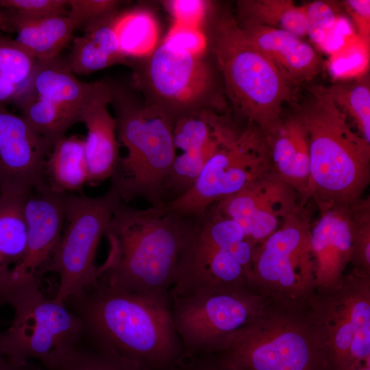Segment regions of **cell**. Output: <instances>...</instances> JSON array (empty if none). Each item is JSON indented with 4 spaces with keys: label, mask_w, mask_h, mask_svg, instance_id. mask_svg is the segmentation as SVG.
I'll use <instances>...</instances> for the list:
<instances>
[{
    "label": "cell",
    "mask_w": 370,
    "mask_h": 370,
    "mask_svg": "<svg viewBox=\"0 0 370 370\" xmlns=\"http://www.w3.org/2000/svg\"><path fill=\"white\" fill-rule=\"evenodd\" d=\"M64 304L86 336L139 370L168 369L180 358L171 299L128 292L98 278Z\"/></svg>",
    "instance_id": "obj_1"
},
{
    "label": "cell",
    "mask_w": 370,
    "mask_h": 370,
    "mask_svg": "<svg viewBox=\"0 0 370 370\" xmlns=\"http://www.w3.org/2000/svg\"><path fill=\"white\" fill-rule=\"evenodd\" d=\"M190 221L162 206L138 209L121 201L104 234L110 252L98 278L128 292L171 299Z\"/></svg>",
    "instance_id": "obj_2"
},
{
    "label": "cell",
    "mask_w": 370,
    "mask_h": 370,
    "mask_svg": "<svg viewBox=\"0 0 370 370\" xmlns=\"http://www.w3.org/2000/svg\"><path fill=\"white\" fill-rule=\"evenodd\" d=\"M295 113L308 137L310 188L319 212L362 198L370 184V143L351 129L328 88L310 87Z\"/></svg>",
    "instance_id": "obj_3"
},
{
    "label": "cell",
    "mask_w": 370,
    "mask_h": 370,
    "mask_svg": "<svg viewBox=\"0 0 370 370\" xmlns=\"http://www.w3.org/2000/svg\"><path fill=\"white\" fill-rule=\"evenodd\" d=\"M206 37L238 117L263 136L274 131L282 121L284 105L293 99V87L250 42L232 14L217 16Z\"/></svg>",
    "instance_id": "obj_4"
},
{
    "label": "cell",
    "mask_w": 370,
    "mask_h": 370,
    "mask_svg": "<svg viewBox=\"0 0 370 370\" xmlns=\"http://www.w3.org/2000/svg\"><path fill=\"white\" fill-rule=\"evenodd\" d=\"M112 88L117 139L126 153L118 159L110 188L125 204L143 199L160 206L175 156V119L155 104L139 106L123 90Z\"/></svg>",
    "instance_id": "obj_5"
},
{
    "label": "cell",
    "mask_w": 370,
    "mask_h": 370,
    "mask_svg": "<svg viewBox=\"0 0 370 370\" xmlns=\"http://www.w3.org/2000/svg\"><path fill=\"white\" fill-rule=\"evenodd\" d=\"M306 311L271 304L225 339L219 362L230 370H328Z\"/></svg>",
    "instance_id": "obj_6"
},
{
    "label": "cell",
    "mask_w": 370,
    "mask_h": 370,
    "mask_svg": "<svg viewBox=\"0 0 370 370\" xmlns=\"http://www.w3.org/2000/svg\"><path fill=\"white\" fill-rule=\"evenodd\" d=\"M312 203L299 206L254 253L249 287L273 305L306 311L314 293Z\"/></svg>",
    "instance_id": "obj_7"
},
{
    "label": "cell",
    "mask_w": 370,
    "mask_h": 370,
    "mask_svg": "<svg viewBox=\"0 0 370 370\" xmlns=\"http://www.w3.org/2000/svg\"><path fill=\"white\" fill-rule=\"evenodd\" d=\"M306 312L328 370L370 361V274L352 269L334 285L315 290Z\"/></svg>",
    "instance_id": "obj_8"
},
{
    "label": "cell",
    "mask_w": 370,
    "mask_h": 370,
    "mask_svg": "<svg viewBox=\"0 0 370 370\" xmlns=\"http://www.w3.org/2000/svg\"><path fill=\"white\" fill-rule=\"evenodd\" d=\"M7 304L14 315L10 327L0 332V354L15 363L36 360L45 369L51 368L84 336L82 320L64 304L45 297L38 282L21 284Z\"/></svg>",
    "instance_id": "obj_9"
},
{
    "label": "cell",
    "mask_w": 370,
    "mask_h": 370,
    "mask_svg": "<svg viewBox=\"0 0 370 370\" xmlns=\"http://www.w3.org/2000/svg\"><path fill=\"white\" fill-rule=\"evenodd\" d=\"M273 168L260 130L234 124L208 159L192 186L164 204L166 210L188 218L201 216L212 205L241 190Z\"/></svg>",
    "instance_id": "obj_10"
},
{
    "label": "cell",
    "mask_w": 370,
    "mask_h": 370,
    "mask_svg": "<svg viewBox=\"0 0 370 370\" xmlns=\"http://www.w3.org/2000/svg\"><path fill=\"white\" fill-rule=\"evenodd\" d=\"M171 298L173 323L183 346L206 352H218L226 338L272 304L250 288L206 290Z\"/></svg>",
    "instance_id": "obj_11"
},
{
    "label": "cell",
    "mask_w": 370,
    "mask_h": 370,
    "mask_svg": "<svg viewBox=\"0 0 370 370\" xmlns=\"http://www.w3.org/2000/svg\"><path fill=\"white\" fill-rule=\"evenodd\" d=\"M121 202L111 188L97 197L68 195L63 232L48 269L59 277L58 301L64 304L98 278L97 246Z\"/></svg>",
    "instance_id": "obj_12"
},
{
    "label": "cell",
    "mask_w": 370,
    "mask_h": 370,
    "mask_svg": "<svg viewBox=\"0 0 370 370\" xmlns=\"http://www.w3.org/2000/svg\"><path fill=\"white\" fill-rule=\"evenodd\" d=\"M140 86L147 88L151 103L175 119L199 110L209 94L212 77L204 56L180 49L164 40L147 56Z\"/></svg>",
    "instance_id": "obj_13"
},
{
    "label": "cell",
    "mask_w": 370,
    "mask_h": 370,
    "mask_svg": "<svg viewBox=\"0 0 370 370\" xmlns=\"http://www.w3.org/2000/svg\"><path fill=\"white\" fill-rule=\"evenodd\" d=\"M259 246L300 206L295 189L272 168L243 188L214 204Z\"/></svg>",
    "instance_id": "obj_14"
},
{
    "label": "cell",
    "mask_w": 370,
    "mask_h": 370,
    "mask_svg": "<svg viewBox=\"0 0 370 370\" xmlns=\"http://www.w3.org/2000/svg\"><path fill=\"white\" fill-rule=\"evenodd\" d=\"M50 189H32L24 201L27 249L16 272V284L40 279L48 273L61 238L65 223L68 195Z\"/></svg>",
    "instance_id": "obj_15"
},
{
    "label": "cell",
    "mask_w": 370,
    "mask_h": 370,
    "mask_svg": "<svg viewBox=\"0 0 370 370\" xmlns=\"http://www.w3.org/2000/svg\"><path fill=\"white\" fill-rule=\"evenodd\" d=\"M53 145L22 116L0 105V185L28 189L47 186L45 166Z\"/></svg>",
    "instance_id": "obj_16"
},
{
    "label": "cell",
    "mask_w": 370,
    "mask_h": 370,
    "mask_svg": "<svg viewBox=\"0 0 370 370\" xmlns=\"http://www.w3.org/2000/svg\"><path fill=\"white\" fill-rule=\"evenodd\" d=\"M310 244L315 290L334 285L345 274L352 259L351 205L334 206L319 212L311 224Z\"/></svg>",
    "instance_id": "obj_17"
},
{
    "label": "cell",
    "mask_w": 370,
    "mask_h": 370,
    "mask_svg": "<svg viewBox=\"0 0 370 370\" xmlns=\"http://www.w3.org/2000/svg\"><path fill=\"white\" fill-rule=\"evenodd\" d=\"M112 94L107 81L94 82L80 115L79 122L87 129L84 149L92 184L110 178L119 158L116 121L108 108Z\"/></svg>",
    "instance_id": "obj_18"
},
{
    "label": "cell",
    "mask_w": 370,
    "mask_h": 370,
    "mask_svg": "<svg viewBox=\"0 0 370 370\" xmlns=\"http://www.w3.org/2000/svg\"><path fill=\"white\" fill-rule=\"evenodd\" d=\"M239 26L291 86L308 83L322 71L323 60L321 55L296 35L260 25Z\"/></svg>",
    "instance_id": "obj_19"
},
{
    "label": "cell",
    "mask_w": 370,
    "mask_h": 370,
    "mask_svg": "<svg viewBox=\"0 0 370 370\" xmlns=\"http://www.w3.org/2000/svg\"><path fill=\"white\" fill-rule=\"evenodd\" d=\"M263 137L273 169L295 189L303 205L309 203L312 200L309 142L297 114L283 116L281 124Z\"/></svg>",
    "instance_id": "obj_20"
},
{
    "label": "cell",
    "mask_w": 370,
    "mask_h": 370,
    "mask_svg": "<svg viewBox=\"0 0 370 370\" xmlns=\"http://www.w3.org/2000/svg\"><path fill=\"white\" fill-rule=\"evenodd\" d=\"M32 189L1 186L0 193V307L16 287V272L27 249L24 201Z\"/></svg>",
    "instance_id": "obj_21"
},
{
    "label": "cell",
    "mask_w": 370,
    "mask_h": 370,
    "mask_svg": "<svg viewBox=\"0 0 370 370\" xmlns=\"http://www.w3.org/2000/svg\"><path fill=\"white\" fill-rule=\"evenodd\" d=\"M93 82L79 81L60 56L37 60L27 90L64 110L79 122Z\"/></svg>",
    "instance_id": "obj_22"
},
{
    "label": "cell",
    "mask_w": 370,
    "mask_h": 370,
    "mask_svg": "<svg viewBox=\"0 0 370 370\" xmlns=\"http://www.w3.org/2000/svg\"><path fill=\"white\" fill-rule=\"evenodd\" d=\"M3 15V26L16 33V41L36 60H47L59 56L73 40L77 29L68 15L31 18L10 10Z\"/></svg>",
    "instance_id": "obj_23"
},
{
    "label": "cell",
    "mask_w": 370,
    "mask_h": 370,
    "mask_svg": "<svg viewBox=\"0 0 370 370\" xmlns=\"http://www.w3.org/2000/svg\"><path fill=\"white\" fill-rule=\"evenodd\" d=\"M118 14L84 29L72 40L66 61L75 74L87 75L116 64L127 63L115 30Z\"/></svg>",
    "instance_id": "obj_24"
},
{
    "label": "cell",
    "mask_w": 370,
    "mask_h": 370,
    "mask_svg": "<svg viewBox=\"0 0 370 370\" xmlns=\"http://www.w3.org/2000/svg\"><path fill=\"white\" fill-rule=\"evenodd\" d=\"M45 181L50 189L62 193L79 190L88 183L84 138L64 136L53 145L45 163Z\"/></svg>",
    "instance_id": "obj_25"
},
{
    "label": "cell",
    "mask_w": 370,
    "mask_h": 370,
    "mask_svg": "<svg viewBox=\"0 0 370 370\" xmlns=\"http://www.w3.org/2000/svg\"><path fill=\"white\" fill-rule=\"evenodd\" d=\"M239 25L253 24L288 32L302 38L308 25L302 6L291 0H241L237 3Z\"/></svg>",
    "instance_id": "obj_26"
},
{
    "label": "cell",
    "mask_w": 370,
    "mask_h": 370,
    "mask_svg": "<svg viewBox=\"0 0 370 370\" xmlns=\"http://www.w3.org/2000/svg\"><path fill=\"white\" fill-rule=\"evenodd\" d=\"M36 61L16 40L0 37V105L14 103L27 90Z\"/></svg>",
    "instance_id": "obj_27"
},
{
    "label": "cell",
    "mask_w": 370,
    "mask_h": 370,
    "mask_svg": "<svg viewBox=\"0 0 370 370\" xmlns=\"http://www.w3.org/2000/svg\"><path fill=\"white\" fill-rule=\"evenodd\" d=\"M14 104L43 138L54 145L78 121L59 106L27 90Z\"/></svg>",
    "instance_id": "obj_28"
},
{
    "label": "cell",
    "mask_w": 370,
    "mask_h": 370,
    "mask_svg": "<svg viewBox=\"0 0 370 370\" xmlns=\"http://www.w3.org/2000/svg\"><path fill=\"white\" fill-rule=\"evenodd\" d=\"M115 30L121 51L127 58L148 56L157 46L158 25L152 14L145 10L118 15Z\"/></svg>",
    "instance_id": "obj_29"
},
{
    "label": "cell",
    "mask_w": 370,
    "mask_h": 370,
    "mask_svg": "<svg viewBox=\"0 0 370 370\" xmlns=\"http://www.w3.org/2000/svg\"><path fill=\"white\" fill-rule=\"evenodd\" d=\"M328 89L336 106L355 124L358 134L370 143V86L368 77L334 84Z\"/></svg>",
    "instance_id": "obj_30"
},
{
    "label": "cell",
    "mask_w": 370,
    "mask_h": 370,
    "mask_svg": "<svg viewBox=\"0 0 370 370\" xmlns=\"http://www.w3.org/2000/svg\"><path fill=\"white\" fill-rule=\"evenodd\" d=\"M45 370H139L103 349L84 334L73 350L58 364Z\"/></svg>",
    "instance_id": "obj_31"
},
{
    "label": "cell",
    "mask_w": 370,
    "mask_h": 370,
    "mask_svg": "<svg viewBox=\"0 0 370 370\" xmlns=\"http://www.w3.org/2000/svg\"><path fill=\"white\" fill-rule=\"evenodd\" d=\"M353 223V269L370 274V197L351 204Z\"/></svg>",
    "instance_id": "obj_32"
},
{
    "label": "cell",
    "mask_w": 370,
    "mask_h": 370,
    "mask_svg": "<svg viewBox=\"0 0 370 370\" xmlns=\"http://www.w3.org/2000/svg\"><path fill=\"white\" fill-rule=\"evenodd\" d=\"M301 6L307 21L308 36L316 44L323 42L337 22V6L329 1H314Z\"/></svg>",
    "instance_id": "obj_33"
},
{
    "label": "cell",
    "mask_w": 370,
    "mask_h": 370,
    "mask_svg": "<svg viewBox=\"0 0 370 370\" xmlns=\"http://www.w3.org/2000/svg\"><path fill=\"white\" fill-rule=\"evenodd\" d=\"M121 3L116 0H68V16L77 29H84L117 14Z\"/></svg>",
    "instance_id": "obj_34"
},
{
    "label": "cell",
    "mask_w": 370,
    "mask_h": 370,
    "mask_svg": "<svg viewBox=\"0 0 370 370\" xmlns=\"http://www.w3.org/2000/svg\"><path fill=\"white\" fill-rule=\"evenodd\" d=\"M0 6L31 18L68 15V0H0Z\"/></svg>",
    "instance_id": "obj_35"
},
{
    "label": "cell",
    "mask_w": 370,
    "mask_h": 370,
    "mask_svg": "<svg viewBox=\"0 0 370 370\" xmlns=\"http://www.w3.org/2000/svg\"><path fill=\"white\" fill-rule=\"evenodd\" d=\"M165 41L173 46L193 54L204 56L208 47L206 35L201 28L174 23Z\"/></svg>",
    "instance_id": "obj_36"
},
{
    "label": "cell",
    "mask_w": 370,
    "mask_h": 370,
    "mask_svg": "<svg viewBox=\"0 0 370 370\" xmlns=\"http://www.w3.org/2000/svg\"><path fill=\"white\" fill-rule=\"evenodd\" d=\"M175 23L200 28L206 18L208 2L201 0H171L165 3Z\"/></svg>",
    "instance_id": "obj_37"
},
{
    "label": "cell",
    "mask_w": 370,
    "mask_h": 370,
    "mask_svg": "<svg viewBox=\"0 0 370 370\" xmlns=\"http://www.w3.org/2000/svg\"><path fill=\"white\" fill-rule=\"evenodd\" d=\"M360 37L368 45L370 38V1L345 0L342 3Z\"/></svg>",
    "instance_id": "obj_38"
},
{
    "label": "cell",
    "mask_w": 370,
    "mask_h": 370,
    "mask_svg": "<svg viewBox=\"0 0 370 370\" xmlns=\"http://www.w3.org/2000/svg\"><path fill=\"white\" fill-rule=\"evenodd\" d=\"M0 370H42L32 361L25 364L15 363L0 354Z\"/></svg>",
    "instance_id": "obj_39"
},
{
    "label": "cell",
    "mask_w": 370,
    "mask_h": 370,
    "mask_svg": "<svg viewBox=\"0 0 370 370\" xmlns=\"http://www.w3.org/2000/svg\"><path fill=\"white\" fill-rule=\"evenodd\" d=\"M195 370H230L228 368L223 366L219 362L217 365H210L204 367H199Z\"/></svg>",
    "instance_id": "obj_40"
},
{
    "label": "cell",
    "mask_w": 370,
    "mask_h": 370,
    "mask_svg": "<svg viewBox=\"0 0 370 370\" xmlns=\"http://www.w3.org/2000/svg\"><path fill=\"white\" fill-rule=\"evenodd\" d=\"M351 370H370V361H367Z\"/></svg>",
    "instance_id": "obj_41"
},
{
    "label": "cell",
    "mask_w": 370,
    "mask_h": 370,
    "mask_svg": "<svg viewBox=\"0 0 370 370\" xmlns=\"http://www.w3.org/2000/svg\"><path fill=\"white\" fill-rule=\"evenodd\" d=\"M3 13L1 10V6H0V30L3 27Z\"/></svg>",
    "instance_id": "obj_42"
},
{
    "label": "cell",
    "mask_w": 370,
    "mask_h": 370,
    "mask_svg": "<svg viewBox=\"0 0 370 370\" xmlns=\"http://www.w3.org/2000/svg\"><path fill=\"white\" fill-rule=\"evenodd\" d=\"M1 186L0 185V193H1Z\"/></svg>",
    "instance_id": "obj_43"
}]
</instances>
